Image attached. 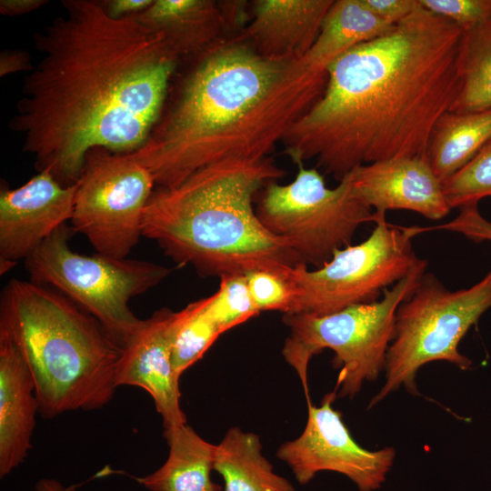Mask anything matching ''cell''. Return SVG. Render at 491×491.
I'll return each instance as SVG.
<instances>
[{
	"instance_id": "obj_10",
	"label": "cell",
	"mask_w": 491,
	"mask_h": 491,
	"mask_svg": "<svg viewBox=\"0 0 491 491\" xmlns=\"http://www.w3.org/2000/svg\"><path fill=\"white\" fill-rule=\"evenodd\" d=\"M256 215L269 232L294 244L303 263L317 268L350 246L361 225L377 222L374 211L353 195L347 175L329 188L316 168L303 165L291 183L267 185Z\"/></svg>"
},
{
	"instance_id": "obj_26",
	"label": "cell",
	"mask_w": 491,
	"mask_h": 491,
	"mask_svg": "<svg viewBox=\"0 0 491 491\" xmlns=\"http://www.w3.org/2000/svg\"><path fill=\"white\" fill-rule=\"evenodd\" d=\"M442 188L450 209L491 197V140L470 162L442 181Z\"/></svg>"
},
{
	"instance_id": "obj_27",
	"label": "cell",
	"mask_w": 491,
	"mask_h": 491,
	"mask_svg": "<svg viewBox=\"0 0 491 491\" xmlns=\"http://www.w3.org/2000/svg\"><path fill=\"white\" fill-rule=\"evenodd\" d=\"M286 272L256 270L246 274L252 300L259 312L280 311L288 315L296 301V288Z\"/></svg>"
},
{
	"instance_id": "obj_13",
	"label": "cell",
	"mask_w": 491,
	"mask_h": 491,
	"mask_svg": "<svg viewBox=\"0 0 491 491\" xmlns=\"http://www.w3.org/2000/svg\"><path fill=\"white\" fill-rule=\"evenodd\" d=\"M77 185H64L44 169L23 185L0 194V266L5 273L26 259L71 220Z\"/></svg>"
},
{
	"instance_id": "obj_24",
	"label": "cell",
	"mask_w": 491,
	"mask_h": 491,
	"mask_svg": "<svg viewBox=\"0 0 491 491\" xmlns=\"http://www.w3.org/2000/svg\"><path fill=\"white\" fill-rule=\"evenodd\" d=\"M206 297L173 312L169 322L171 362L175 375H181L215 343L221 330L205 312Z\"/></svg>"
},
{
	"instance_id": "obj_3",
	"label": "cell",
	"mask_w": 491,
	"mask_h": 491,
	"mask_svg": "<svg viewBox=\"0 0 491 491\" xmlns=\"http://www.w3.org/2000/svg\"><path fill=\"white\" fill-rule=\"evenodd\" d=\"M173 105L131 156L158 187L227 160L259 161L325 90L327 74L276 61L236 37L203 52Z\"/></svg>"
},
{
	"instance_id": "obj_20",
	"label": "cell",
	"mask_w": 491,
	"mask_h": 491,
	"mask_svg": "<svg viewBox=\"0 0 491 491\" xmlns=\"http://www.w3.org/2000/svg\"><path fill=\"white\" fill-rule=\"evenodd\" d=\"M394 26L373 15L362 0L334 1L316 40L303 60L309 67L327 73L329 65L343 54Z\"/></svg>"
},
{
	"instance_id": "obj_28",
	"label": "cell",
	"mask_w": 491,
	"mask_h": 491,
	"mask_svg": "<svg viewBox=\"0 0 491 491\" xmlns=\"http://www.w3.org/2000/svg\"><path fill=\"white\" fill-rule=\"evenodd\" d=\"M422 6L445 17L462 30L491 20V0H420Z\"/></svg>"
},
{
	"instance_id": "obj_1",
	"label": "cell",
	"mask_w": 491,
	"mask_h": 491,
	"mask_svg": "<svg viewBox=\"0 0 491 491\" xmlns=\"http://www.w3.org/2000/svg\"><path fill=\"white\" fill-rule=\"evenodd\" d=\"M62 5L65 14L35 34L42 56L10 128L38 171L71 185L90 151L131 154L145 144L180 57L135 15L112 18L95 0Z\"/></svg>"
},
{
	"instance_id": "obj_22",
	"label": "cell",
	"mask_w": 491,
	"mask_h": 491,
	"mask_svg": "<svg viewBox=\"0 0 491 491\" xmlns=\"http://www.w3.org/2000/svg\"><path fill=\"white\" fill-rule=\"evenodd\" d=\"M491 140V109L457 114L446 112L435 125L427 160L444 181L470 162Z\"/></svg>"
},
{
	"instance_id": "obj_30",
	"label": "cell",
	"mask_w": 491,
	"mask_h": 491,
	"mask_svg": "<svg viewBox=\"0 0 491 491\" xmlns=\"http://www.w3.org/2000/svg\"><path fill=\"white\" fill-rule=\"evenodd\" d=\"M377 18L396 25L421 6L420 0H362Z\"/></svg>"
},
{
	"instance_id": "obj_17",
	"label": "cell",
	"mask_w": 491,
	"mask_h": 491,
	"mask_svg": "<svg viewBox=\"0 0 491 491\" xmlns=\"http://www.w3.org/2000/svg\"><path fill=\"white\" fill-rule=\"evenodd\" d=\"M39 403L32 375L15 346L0 335V476L27 456Z\"/></svg>"
},
{
	"instance_id": "obj_33",
	"label": "cell",
	"mask_w": 491,
	"mask_h": 491,
	"mask_svg": "<svg viewBox=\"0 0 491 491\" xmlns=\"http://www.w3.org/2000/svg\"><path fill=\"white\" fill-rule=\"evenodd\" d=\"M47 3L46 0H1L0 13L9 16L23 15L38 10Z\"/></svg>"
},
{
	"instance_id": "obj_31",
	"label": "cell",
	"mask_w": 491,
	"mask_h": 491,
	"mask_svg": "<svg viewBox=\"0 0 491 491\" xmlns=\"http://www.w3.org/2000/svg\"><path fill=\"white\" fill-rule=\"evenodd\" d=\"M154 0H108L101 1L106 14L115 19L141 14Z\"/></svg>"
},
{
	"instance_id": "obj_9",
	"label": "cell",
	"mask_w": 491,
	"mask_h": 491,
	"mask_svg": "<svg viewBox=\"0 0 491 491\" xmlns=\"http://www.w3.org/2000/svg\"><path fill=\"white\" fill-rule=\"evenodd\" d=\"M417 226L376 224L370 235L356 246L337 249L316 270L300 263L289 271L296 288L290 314L324 316L354 305L379 300L386 288L406 277L425 259L414 252Z\"/></svg>"
},
{
	"instance_id": "obj_16",
	"label": "cell",
	"mask_w": 491,
	"mask_h": 491,
	"mask_svg": "<svg viewBox=\"0 0 491 491\" xmlns=\"http://www.w3.org/2000/svg\"><path fill=\"white\" fill-rule=\"evenodd\" d=\"M333 0H257L252 19L238 38L260 55L297 61L316 40Z\"/></svg>"
},
{
	"instance_id": "obj_12",
	"label": "cell",
	"mask_w": 491,
	"mask_h": 491,
	"mask_svg": "<svg viewBox=\"0 0 491 491\" xmlns=\"http://www.w3.org/2000/svg\"><path fill=\"white\" fill-rule=\"evenodd\" d=\"M336 389L326 394L319 406L308 404L307 422L295 440L280 446L277 457L291 468L304 485L321 471L340 473L352 480L360 491H375L386 481L396 457L393 447L368 450L352 436L333 408Z\"/></svg>"
},
{
	"instance_id": "obj_5",
	"label": "cell",
	"mask_w": 491,
	"mask_h": 491,
	"mask_svg": "<svg viewBox=\"0 0 491 491\" xmlns=\"http://www.w3.org/2000/svg\"><path fill=\"white\" fill-rule=\"evenodd\" d=\"M0 335L20 352L45 418L95 410L113 398L121 347L68 297L13 278L0 301Z\"/></svg>"
},
{
	"instance_id": "obj_6",
	"label": "cell",
	"mask_w": 491,
	"mask_h": 491,
	"mask_svg": "<svg viewBox=\"0 0 491 491\" xmlns=\"http://www.w3.org/2000/svg\"><path fill=\"white\" fill-rule=\"evenodd\" d=\"M423 262L373 303L348 306L316 316L306 313L284 316L290 329L282 353L296 370L307 401V369L311 358L325 348L335 352L333 361L340 367L336 385L339 396H356L365 382L375 381L385 370L388 348L394 337L399 305L415 290L426 273Z\"/></svg>"
},
{
	"instance_id": "obj_29",
	"label": "cell",
	"mask_w": 491,
	"mask_h": 491,
	"mask_svg": "<svg viewBox=\"0 0 491 491\" xmlns=\"http://www.w3.org/2000/svg\"><path fill=\"white\" fill-rule=\"evenodd\" d=\"M430 230H447L476 243H491V222L482 215L478 204L459 208L458 215L450 222L428 227L418 226L420 234Z\"/></svg>"
},
{
	"instance_id": "obj_15",
	"label": "cell",
	"mask_w": 491,
	"mask_h": 491,
	"mask_svg": "<svg viewBox=\"0 0 491 491\" xmlns=\"http://www.w3.org/2000/svg\"><path fill=\"white\" fill-rule=\"evenodd\" d=\"M173 311L162 308L144 319L121 348L115 384L145 389L163 420L164 432L186 424L180 405L179 378L171 362L169 322Z\"/></svg>"
},
{
	"instance_id": "obj_14",
	"label": "cell",
	"mask_w": 491,
	"mask_h": 491,
	"mask_svg": "<svg viewBox=\"0 0 491 491\" xmlns=\"http://www.w3.org/2000/svg\"><path fill=\"white\" fill-rule=\"evenodd\" d=\"M353 195L371 208L376 224L386 221L389 210H410L431 220L451 210L442 181L428 160L396 157L361 165L347 174Z\"/></svg>"
},
{
	"instance_id": "obj_34",
	"label": "cell",
	"mask_w": 491,
	"mask_h": 491,
	"mask_svg": "<svg viewBox=\"0 0 491 491\" xmlns=\"http://www.w3.org/2000/svg\"><path fill=\"white\" fill-rule=\"evenodd\" d=\"M36 491H75V486L65 487L53 479H42L35 486Z\"/></svg>"
},
{
	"instance_id": "obj_19",
	"label": "cell",
	"mask_w": 491,
	"mask_h": 491,
	"mask_svg": "<svg viewBox=\"0 0 491 491\" xmlns=\"http://www.w3.org/2000/svg\"><path fill=\"white\" fill-rule=\"evenodd\" d=\"M169 455L154 473L137 478L151 491H223L211 479L216 445L202 438L187 424L164 432Z\"/></svg>"
},
{
	"instance_id": "obj_32",
	"label": "cell",
	"mask_w": 491,
	"mask_h": 491,
	"mask_svg": "<svg viewBox=\"0 0 491 491\" xmlns=\"http://www.w3.org/2000/svg\"><path fill=\"white\" fill-rule=\"evenodd\" d=\"M34 68L30 55L24 50H5L0 55V76L19 72H30Z\"/></svg>"
},
{
	"instance_id": "obj_23",
	"label": "cell",
	"mask_w": 491,
	"mask_h": 491,
	"mask_svg": "<svg viewBox=\"0 0 491 491\" xmlns=\"http://www.w3.org/2000/svg\"><path fill=\"white\" fill-rule=\"evenodd\" d=\"M458 71L460 89L449 112L466 114L491 109V20L463 30Z\"/></svg>"
},
{
	"instance_id": "obj_25",
	"label": "cell",
	"mask_w": 491,
	"mask_h": 491,
	"mask_svg": "<svg viewBox=\"0 0 491 491\" xmlns=\"http://www.w3.org/2000/svg\"><path fill=\"white\" fill-rule=\"evenodd\" d=\"M205 312L222 334L257 316L244 274L220 276L218 290L206 297Z\"/></svg>"
},
{
	"instance_id": "obj_8",
	"label": "cell",
	"mask_w": 491,
	"mask_h": 491,
	"mask_svg": "<svg viewBox=\"0 0 491 491\" xmlns=\"http://www.w3.org/2000/svg\"><path fill=\"white\" fill-rule=\"evenodd\" d=\"M70 229L59 227L25 260L31 281L49 285L96 318L122 348L144 319L129 307L131 298L164 280L171 270L148 261L71 249Z\"/></svg>"
},
{
	"instance_id": "obj_4",
	"label": "cell",
	"mask_w": 491,
	"mask_h": 491,
	"mask_svg": "<svg viewBox=\"0 0 491 491\" xmlns=\"http://www.w3.org/2000/svg\"><path fill=\"white\" fill-rule=\"evenodd\" d=\"M284 174L267 158L205 166L175 186L154 190L142 235L202 275L286 272L303 263L294 244L269 232L253 207L259 188Z\"/></svg>"
},
{
	"instance_id": "obj_11",
	"label": "cell",
	"mask_w": 491,
	"mask_h": 491,
	"mask_svg": "<svg viewBox=\"0 0 491 491\" xmlns=\"http://www.w3.org/2000/svg\"><path fill=\"white\" fill-rule=\"evenodd\" d=\"M71 218L98 254L126 257L142 236L143 215L155 190L151 171L130 154L90 151L79 179Z\"/></svg>"
},
{
	"instance_id": "obj_18",
	"label": "cell",
	"mask_w": 491,
	"mask_h": 491,
	"mask_svg": "<svg viewBox=\"0 0 491 491\" xmlns=\"http://www.w3.org/2000/svg\"><path fill=\"white\" fill-rule=\"evenodd\" d=\"M135 17L163 36L179 57L202 54L222 41L228 18L222 5L212 0H154Z\"/></svg>"
},
{
	"instance_id": "obj_2",
	"label": "cell",
	"mask_w": 491,
	"mask_h": 491,
	"mask_svg": "<svg viewBox=\"0 0 491 491\" xmlns=\"http://www.w3.org/2000/svg\"><path fill=\"white\" fill-rule=\"evenodd\" d=\"M462 34L421 5L343 54L320 97L283 138L286 154L297 165L315 159L338 181L364 164L427 159L433 128L459 93Z\"/></svg>"
},
{
	"instance_id": "obj_7",
	"label": "cell",
	"mask_w": 491,
	"mask_h": 491,
	"mask_svg": "<svg viewBox=\"0 0 491 491\" xmlns=\"http://www.w3.org/2000/svg\"><path fill=\"white\" fill-rule=\"evenodd\" d=\"M491 309V268L477 283L456 291L432 273H425L412 294L398 306L395 333L385 367L386 381L371 399V408L404 386L419 395L416 377L420 367L446 361L468 370L472 361L461 354L462 338Z\"/></svg>"
},
{
	"instance_id": "obj_21",
	"label": "cell",
	"mask_w": 491,
	"mask_h": 491,
	"mask_svg": "<svg viewBox=\"0 0 491 491\" xmlns=\"http://www.w3.org/2000/svg\"><path fill=\"white\" fill-rule=\"evenodd\" d=\"M214 470L224 479V491H295L264 456L259 436L239 427L229 428L216 445Z\"/></svg>"
}]
</instances>
